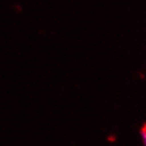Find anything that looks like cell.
<instances>
[{"label":"cell","mask_w":146,"mask_h":146,"mask_svg":"<svg viewBox=\"0 0 146 146\" xmlns=\"http://www.w3.org/2000/svg\"><path fill=\"white\" fill-rule=\"evenodd\" d=\"M141 137L144 146H146V126H144L141 129Z\"/></svg>","instance_id":"1"}]
</instances>
